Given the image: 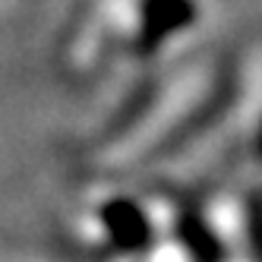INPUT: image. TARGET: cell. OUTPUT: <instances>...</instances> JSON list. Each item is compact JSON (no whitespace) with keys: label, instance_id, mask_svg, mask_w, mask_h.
<instances>
[{"label":"cell","instance_id":"obj_1","mask_svg":"<svg viewBox=\"0 0 262 262\" xmlns=\"http://www.w3.org/2000/svg\"><path fill=\"white\" fill-rule=\"evenodd\" d=\"M196 26H199V0H136L126 48L139 60H148Z\"/></svg>","mask_w":262,"mask_h":262},{"label":"cell","instance_id":"obj_2","mask_svg":"<svg viewBox=\"0 0 262 262\" xmlns=\"http://www.w3.org/2000/svg\"><path fill=\"white\" fill-rule=\"evenodd\" d=\"M92 228L98 231L101 243L111 253H123V256H142L158 240L152 212L145 209L142 199L126 193L101 199L92 209Z\"/></svg>","mask_w":262,"mask_h":262},{"label":"cell","instance_id":"obj_3","mask_svg":"<svg viewBox=\"0 0 262 262\" xmlns=\"http://www.w3.org/2000/svg\"><path fill=\"white\" fill-rule=\"evenodd\" d=\"M174 237L180 243V250L190 256L193 262H224V240L218 234V228L199 212H183L177 218Z\"/></svg>","mask_w":262,"mask_h":262}]
</instances>
